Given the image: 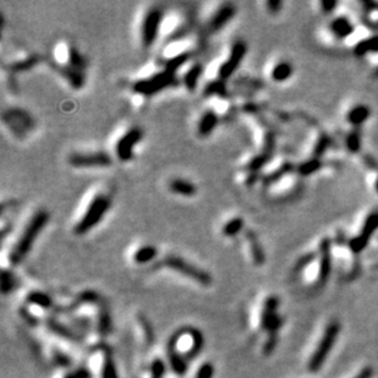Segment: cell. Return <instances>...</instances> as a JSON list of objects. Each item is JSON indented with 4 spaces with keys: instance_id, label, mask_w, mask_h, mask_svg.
Segmentation results:
<instances>
[{
    "instance_id": "2e32d148",
    "label": "cell",
    "mask_w": 378,
    "mask_h": 378,
    "mask_svg": "<svg viewBox=\"0 0 378 378\" xmlns=\"http://www.w3.org/2000/svg\"><path fill=\"white\" fill-rule=\"evenodd\" d=\"M293 65L286 60H278L272 65L270 70V80L274 82H284L293 75Z\"/></svg>"
},
{
    "instance_id": "ba28073f",
    "label": "cell",
    "mask_w": 378,
    "mask_h": 378,
    "mask_svg": "<svg viewBox=\"0 0 378 378\" xmlns=\"http://www.w3.org/2000/svg\"><path fill=\"white\" fill-rule=\"evenodd\" d=\"M338 332H339V324L337 322L332 323V324L327 328L324 337H323L320 346L317 348L316 354H315L314 358L311 359V362H310V370H311V371H317V370L321 367V365L323 364L324 359L327 358L328 353H329L330 348H332L333 344H334V340L335 338H337Z\"/></svg>"
},
{
    "instance_id": "d6986e66",
    "label": "cell",
    "mask_w": 378,
    "mask_h": 378,
    "mask_svg": "<svg viewBox=\"0 0 378 378\" xmlns=\"http://www.w3.org/2000/svg\"><path fill=\"white\" fill-rule=\"evenodd\" d=\"M244 219L241 217H234L229 219L226 223H224V225L221 226V234L224 236H228V238H233L236 236L240 231L244 229Z\"/></svg>"
},
{
    "instance_id": "603a6c76",
    "label": "cell",
    "mask_w": 378,
    "mask_h": 378,
    "mask_svg": "<svg viewBox=\"0 0 378 378\" xmlns=\"http://www.w3.org/2000/svg\"><path fill=\"white\" fill-rule=\"evenodd\" d=\"M200 372L201 374L199 378H210L211 375H212V370H211L210 366H205Z\"/></svg>"
},
{
    "instance_id": "7a4b0ae2",
    "label": "cell",
    "mask_w": 378,
    "mask_h": 378,
    "mask_svg": "<svg viewBox=\"0 0 378 378\" xmlns=\"http://www.w3.org/2000/svg\"><path fill=\"white\" fill-rule=\"evenodd\" d=\"M49 220V213L46 210H38L37 212L33 213L28 223L21 231V236L15 244L14 249L11 251L12 262L17 263L22 261L32 249L33 244L37 240L38 235L42 233L44 226L47 225Z\"/></svg>"
},
{
    "instance_id": "6da1fadb",
    "label": "cell",
    "mask_w": 378,
    "mask_h": 378,
    "mask_svg": "<svg viewBox=\"0 0 378 378\" xmlns=\"http://www.w3.org/2000/svg\"><path fill=\"white\" fill-rule=\"evenodd\" d=\"M111 197L104 192H98L88 201L85 211L81 215L80 219L74 225V233L76 235H83L92 230L103 220L104 216L109 212L111 207Z\"/></svg>"
},
{
    "instance_id": "5b68a950",
    "label": "cell",
    "mask_w": 378,
    "mask_h": 378,
    "mask_svg": "<svg viewBox=\"0 0 378 378\" xmlns=\"http://www.w3.org/2000/svg\"><path fill=\"white\" fill-rule=\"evenodd\" d=\"M67 161L74 168H106L113 163L110 156L103 151L72 153Z\"/></svg>"
},
{
    "instance_id": "30bf717a",
    "label": "cell",
    "mask_w": 378,
    "mask_h": 378,
    "mask_svg": "<svg viewBox=\"0 0 378 378\" xmlns=\"http://www.w3.org/2000/svg\"><path fill=\"white\" fill-rule=\"evenodd\" d=\"M361 225L362 226L359 235L355 236V238L350 241V249L353 250L354 252H360L361 250H364L367 241H369V238L377 229L378 213H370V215H367V217L364 219Z\"/></svg>"
},
{
    "instance_id": "5bb4252c",
    "label": "cell",
    "mask_w": 378,
    "mask_h": 378,
    "mask_svg": "<svg viewBox=\"0 0 378 378\" xmlns=\"http://www.w3.org/2000/svg\"><path fill=\"white\" fill-rule=\"evenodd\" d=\"M370 115V110L364 104H354L344 114V119L353 127H359L364 124Z\"/></svg>"
},
{
    "instance_id": "d4e9b609",
    "label": "cell",
    "mask_w": 378,
    "mask_h": 378,
    "mask_svg": "<svg viewBox=\"0 0 378 378\" xmlns=\"http://www.w3.org/2000/svg\"><path fill=\"white\" fill-rule=\"evenodd\" d=\"M371 375H372L371 370L366 369V370H364V371H362L361 374H360L359 376L356 377V378H370V377H371Z\"/></svg>"
},
{
    "instance_id": "7c38bea8",
    "label": "cell",
    "mask_w": 378,
    "mask_h": 378,
    "mask_svg": "<svg viewBox=\"0 0 378 378\" xmlns=\"http://www.w3.org/2000/svg\"><path fill=\"white\" fill-rule=\"evenodd\" d=\"M327 31L333 40L340 41L343 38H350L355 31V27H354L353 21L348 16H337L328 23Z\"/></svg>"
},
{
    "instance_id": "4fadbf2b",
    "label": "cell",
    "mask_w": 378,
    "mask_h": 378,
    "mask_svg": "<svg viewBox=\"0 0 378 378\" xmlns=\"http://www.w3.org/2000/svg\"><path fill=\"white\" fill-rule=\"evenodd\" d=\"M4 121H6L9 126H12V130L20 132V134L28 131L32 127L31 116H28V114L22 110H12L11 109L7 113H4Z\"/></svg>"
},
{
    "instance_id": "52a82bcc",
    "label": "cell",
    "mask_w": 378,
    "mask_h": 378,
    "mask_svg": "<svg viewBox=\"0 0 378 378\" xmlns=\"http://www.w3.org/2000/svg\"><path fill=\"white\" fill-rule=\"evenodd\" d=\"M247 52L246 43L242 41H236L234 42V44L231 46L230 52L226 55V59L221 62V65L218 69V79L221 81L228 80L234 72L236 71V69L239 67V65L241 64L242 59H244L245 54Z\"/></svg>"
},
{
    "instance_id": "44dd1931",
    "label": "cell",
    "mask_w": 378,
    "mask_h": 378,
    "mask_svg": "<svg viewBox=\"0 0 378 378\" xmlns=\"http://www.w3.org/2000/svg\"><path fill=\"white\" fill-rule=\"evenodd\" d=\"M247 241H249L250 244V249H251V254H252V257H254V260L256 261L257 263H262L265 256H263L262 249H261L260 242L259 240H257L256 235L249 231V233H247Z\"/></svg>"
},
{
    "instance_id": "277c9868",
    "label": "cell",
    "mask_w": 378,
    "mask_h": 378,
    "mask_svg": "<svg viewBox=\"0 0 378 378\" xmlns=\"http://www.w3.org/2000/svg\"><path fill=\"white\" fill-rule=\"evenodd\" d=\"M143 139V131L140 127L134 126L119 137L115 143V155L120 162H130L135 157V146Z\"/></svg>"
},
{
    "instance_id": "cb8c5ba5",
    "label": "cell",
    "mask_w": 378,
    "mask_h": 378,
    "mask_svg": "<svg viewBox=\"0 0 378 378\" xmlns=\"http://www.w3.org/2000/svg\"><path fill=\"white\" fill-rule=\"evenodd\" d=\"M267 6L270 7V12H277L279 10L278 7L280 6V2L279 1H270V2H267Z\"/></svg>"
},
{
    "instance_id": "ac0fdd59",
    "label": "cell",
    "mask_w": 378,
    "mask_h": 378,
    "mask_svg": "<svg viewBox=\"0 0 378 378\" xmlns=\"http://www.w3.org/2000/svg\"><path fill=\"white\" fill-rule=\"evenodd\" d=\"M203 74V66L200 62H195L194 65L189 67V69L185 71L184 76H182V82H184L185 87L190 92H195L197 90V86H199L200 79Z\"/></svg>"
},
{
    "instance_id": "9a60e30c",
    "label": "cell",
    "mask_w": 378,
    "mask_h": 378,
    "mask_svg": "<svg viewBox=\"0 0 378 378\" xmlns=\"http://www.w3.org/2000/svg\"><path fill=\"white\" fill-rule=\"evenodd\" d=\"M169 190L181 197H192L197 194V186L187 179L175 178L169 182Z\"/></svg>"
},
{
    "instance_id": "3957f363",
    "label": "cell",
    "mask_w": 378,
    "mask_h": 378,
    "mask_svg": "<svg viewBox=\"0 0 378 378\" xmlns=\"http://www.w3.org/2000/svg\"><path fill=\"white\" fill-rule=\"evenodd\" d=\"M162 23H163V11L161 7H151L143 16L141 22L140 38L145 48H150L157 41L160 36Z\"/></svg>"
},
{
    "instance_id": "e0dca14e",
    "label": "cell",
    "mask_w": 378,
    "mask_h": 378,
    "mask_svg": "<svg viewBox=\"0 0 378 378\" xmlns=\"http://www.w3.org/2000/svg\"><path fill=\"white\" fill-rule=\"evenodd\" d=\"M218 115L216 111L213 110H206L202 115L200 116L199 121H197V132L200 136H208L213 132L218 124Z\"/></svg>"
},
{
    "instance_id": "9c48e42d",
    "label": "cell",
    "mask_w": 378,
    "mask_h": 378,
    "mask_svg": "<svg viewBox=\"0 0 378 378\" xmlns=\"http://www.w3.org/2000/svg\"><path fill=\"white\" fill-rule=\"evenodd\" d=\"M164 263L169 268H171V270H178V272L182 273V274L195 279V280L200 281L202 284H208L211 281V278L208 277L207 273L199 270L197 267H194L191 263L186 262V261L180 259V257H168V259H165V261H164Z\"/></svg>"
},
{
    "instance_id": "8fae6325",
    "label": "cell",
    "mask_w": 378,
    "mask_h": 378,
    "mask_svg": "<svg viewBox=\"0 0 378 378\" xmlns=\"http://www.w3.org/2000/svg\"><path fill=\"white\" fill-rule=\"evenodd\" d=\"M236 14V9L231 2H225L220 5L212 15L207 22V31L211 33L219 32L224 26L228 25L234 15Z\"/></svg>"
},
{
    "instance_id": "ffe728a7",
    "label": "cell",
    "mask_w": 378,
    "mask_h": 378,
    "mask_svg": "<svg viewBox=\"0 0 378 378\" xmlns=\"http://www.w3.org/2000/svg\"><path fill=\"white\" fill-rule=\"evenodd\" d=\"M157 255V249L152 245H145L136 250L134 255V261L137 263H147L152 261Z\"/></svg>"
},
{
    "instance_id": "8992f818",
    "label": "cell",
    "mask_w": 378,
    "mask_h": 378,
    "mask_svg": "<svg viewBox=\"0 0 378 378\" xmlns=\"http://www.w3.org/2000/svg\"><path fill=\"white\" fill-rule=\"evenodd\" d=\"M173 80L174 72L165 69L164 71L158 72V74L153 75V76L148 77V79L137 81L134 85V91L137 93H141V95H155V93L160 92L163 88L170 86Z\"/></svg>"
},
{
    "instance_id": "7402d4cb",
    "label": "cell",
    "mask_w": 378,
    "mask_h": 378,
    "mask_svg": "<svg viewBox=\"0 0 378 378\" xmlns=\"http://www.w3.org/2000/svg\"><path fill=\"white\" fill-rule=\"evenodd\" d=\"M370 181H371L372 189L375 192L378 194V168H371V173H370Z\"/></svg>"
}]
</instances>
